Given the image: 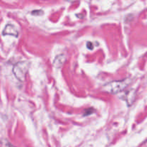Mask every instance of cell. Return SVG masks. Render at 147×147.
<instances>
[{"mask_svg":"<svg viewBox=\"0 0 147 147\" xmlns=\"http://www.w3.org/2000/svg\"><path fill=\"white\" fill-rule=\"evenodd\" d=\"M131 83L130 79H125L122 80H116V81H112L111 83H107L105 85L103 88V90L105 92H107L111 94H116V93H120L128 87Z\"/></svg>","mask_w":147,"mask_h":147,"instance_id":"6da1fadb","label":"cell"},{"mask_svg":"<svg viewBox=\"0 0 147 147\" xmlns=\"http://www.w3.org/2000/svg\"><path fill=\"white\" fill-rule=\"evenodd\" d=\"M30 67V63L27 61H22L16 63L13 67L12 72L16 78L20 81H23L25 79L27 71Z\"/></svg>","mask_w":147,"mask_h":147,"instance_id":"7a4b0ae2","label":"cell"},{"mask_svg":"<svg viewBox=\"0 0 147 147\" xmlns=\"http://www.w3.org/2000/svg\"><path fill=\"white\" fill-rule=\"evenodd\" d=\"M3 35H11L17 37L19 35V32L12 24H8L5 26L2 32Z\"/></svg>","mask_w":147,"mask_h":147,"instance_id":"3957f363","label":"cell"},{"mask_svg":"<svg viewBox=\"0 0 147 147\" xmlns=\"http://www.w3.org/2000/svg\"><path fill=\"white\" fill-rule=\"evenodd\" d=\"M65 56L64 55H60L57 56L56 58L54 60V66H55L56 67H61L63 65V64L65 63Z\"/></svg>","mask_w":147,"mask_h":147,"instance_id":"277c9868","label":"cell"},{"mask_svg":"<svg viewBox=\"0 0 147 147\" xmlns=\"http://www.w3.org/2000/svg\"><path fill=\"white\" fill-rule=\"evenodd\" d=\"M135 99V94L133 91H129L126 93V100L128 103L129 106L133 104L134 101Z\"/></svg>","mask_w":147,"mask_h":147,"instance_id":"5b68a950","label":"cell"},{"mask_svg":"<svg viewBox=\"0 0 147 147\" xmlns=\"http://www.w3.org/2000/svg\"><path fill=\"white\" fill-rule=\"evenodd\" d=\"M1 147H14V146H13L12 144H11L8 141L4 139V140L1 141Z\"/></svg>","mask_w":147,"mask_h":147,"instance_id":"8992f818","label":"cell"},{"mask_svg":"<svg viewBox=\"0 0 147 147\" xmlns=\"http://www.w3.org/2000/svg\"><path fill=\"white\" fill-rule=\"evenodd\" d=\"M32 14H34V15L36 16H40L43 14V11H42V10H34V11H33L32 12Z\"/></svg>","mask_w":147,"mask_h":147,"instance_id":"52a82bcc","label":"cell"},{"mask_svg":"<svg viewBox=\"0 0 147 147\" xmlns=\"http://www.w3.org/2000/svg\"><path fill=\"white\" fill-rule=\"evenodd\" d=\"M94 109H87V110L86 111V112H85V116H88V115H90L93 113V112H94Z\"/></svg>","mask_w":147,"mask_h":147,"instance_id":"ba28073f","label":"cell"},{"mask_svg":"<svg viewBox=\"0 0 147 147\" xmlns=\"http://www.w3.org/2000/svg\"><path fill=\"white\" fill-rule=\"evenodd\" d=\"M87 47L89 49V50H93V45L91 42H87Z\"/></svg>","mask_w":147,"mask_h":147,"instance_id":"9c48e42d","label":"cell"},{"mask_svg":"<svg viewBox=\"0 0 147 147\" xmlns=\"http://www.w3.org/2000/svg\"><path fill=\"white\" fill-rule=\"evenodd\" d=\"M67 1H76V0H67Z\"/></svg>","mask_w":147,"mask_h":147,"instance_id":"30bf717a","label":"cell"}]
</instances>
